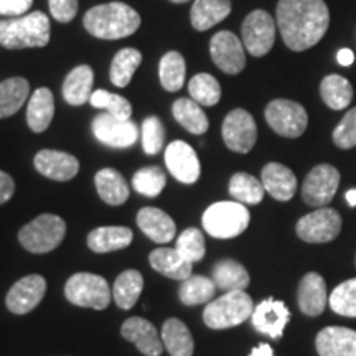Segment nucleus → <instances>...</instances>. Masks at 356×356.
I'll use <instances>...</instances> for the list:
<instances>
[{
	"mask_svg": "<svg viewBox=\"0 0 356 356\" xmlns=\"http://www.w3.org/2000/svg\"><path fill=\"white\" fill-rule=\"evenodd\" d=\"M275 20L286 47L305 51L327 33L330 12L323 0H280Z\"/></svg>",
	"mask_w": 356,
	"mask_h": 356,
	"instance_id": "f257e3e1",
	"label": "nucleus"
},
{
	"mask_svg": "<svg viewBox=\"0 0 356 356\" xmlns=\"http://www.w3.org/2000/svg\"><path fill=\"white\" fill-rule=\"evenodd\" d=\"M84 29L101 40H121L131 37L140 26V15L124 2L96 6L84 13Z\"/></svg>",
	"mask_w": 356,
	"mask_h": 356,
	"instance_id": "f03ea898",
	"label": "nucleus"
},
{
	"mask_svg": "<svg viewBox=\"0 0 356 356\" xmlns=\"http://www.w3.org/2000/svg\"><path fill=\"white\" fill-rule=\"evenodd\" d=\"M50 33V20L40 10L17 19L0 20V44L8 50L47 47Z\"/></svg>",
	"mask_w": 356,
	"mask_h": 356,
	"instance_id": "7ed1b4c3",
	"label": "nucleus"
},
{
	"mask_svg": "<svg viewBox=\"0 0 356 356\" xmlns=\"http://www.w3.org/2000/svg\"><path fill=\"white\" fill-rule=\"evenodd\" d=\"M254 312L252 299L244 291L226 292L210 302L203 312V322L213 330H225L246 322Z\"/></svg>",
	"mask_w": 356,
	"mask_h": 356,
	"instance_id": "20e7f679",
	"label": "nucleus"
},
{
	"mask_svg": "<svg viewBox=\"0 0 356 356\" xmlns=\"http://www.w3.org/2000/svg\"><path fill=\"white\" fill-rule=\"evenodd\" d=\"M251 221L248 208L238 202H218L203 213V228L218 239L236 238L246 231Z\"/></svg>",
	"mask_w": 356,
	"mask_h": 356,
	"instance_id": "39448f33",
	"label": "nucleus"
},
{
	"mask_svg": "<svg viewBox=\"0 0 356 356\" xmlns=\"http://www.w3.org/2000/svg\"><path fill=\"white\" fill-rule=\"evenodd\" d=\"M66 233V222L56 215H40L25 225L19 233V241L26 251L44 254L60 246Z\"/></svg>",
	"mask_w": 356,
	"mask_h": 356,
	"instance_id": "423d86ee",
	"label": "nucleus"
},
{
	"mask_svg": "<svg viewBox=\"0 0 356 356\" xmlns=\"http://www.w3.org/2000/svg\"><path fill=\"white\" fill-rule=\"evenodd\" d=\"M65 296L71 304L86 309L104 310L113 299V291L104 277L91 273L71 275L65 286Z\"/></svg>",
	"mask_w": 356,
	"mask_h": 356,
	"instance_id": "0eeeda50",
	"label": "nucleus"
},
{
	"mask_svg": "<svg viewBox=\"0 0 356 356\" xmlns=\"http://www.w3.org/2000/svg\"><path fill=\"white\" fill-rule=\"evenodd\" d=\"M266 121L279 136L297 139L305 132L309 115L302 104L289 99L270 101L266 108Z\"/></svg>",
	"mask_w": 356,
	"mask_h": 356,
	"instance_id": "6e6552de",
	"label": "nucleus"
},
{
	"mask_svg": "<svg viewBox=\"0 0 356 356\" xmlns=\"http://www.w3.org/2000/svg\"><path fill=\"white\" fill-rule=\"evenodd\" d=\"M275 22L269 12L254 10L244 19L241 26L243 44L249 55L259 58L273 50L275 42Z\"/></svg>",
	"mask_w": 356,
	"mask_h": 356,
	"instance_id": "1a4fd4ad",
	"label": "nucleus"
},
{
	"mask_svg": "<svg viewBox=\"0 0 356 356\" xmlns=\"http://www.w3.org/2000/svg\"><path fill=\"white\" fill-rule=\"evenodd\" d=\"M341 216L333 208L323 207L302 216L297 222V236L305 243H330L340 234Z\"/></svg>",
	"mask_w": 356,
	"mask_h": 356,
	"instance_id": "9d476101",
	"label": "nucleus"
},
{
	"mask_svg": "<svg viewBox=\"0 0 356 356\" xmlns=\"http://www.w3.org/2000/svg\"><path fill=\"white\" fill-rule=\"evenodd\" d=\"M340 185V172L333 165L322 163L312 168L302 185V198L309 207L323 208L335 197Z\"/></svg>",
	"mask_w": 356,
	"mask_h": 356,
	"instance_id": "9b49d317",
	"label": "nucleus"
},
{
	"mask_svg": "<svg viewBox=\"0 0 356 356\" xmlns=\"http://www.w3.org/2000/svg\"><path fill=\"white\" fill-rule=\"evenodd\" d=\"M222 140L233 152L248 154L257 140V126L254 118L244 109H234L222 122Z\"/></svg>",
	"mask_w": 356,
	"mask_h": 356,
	"instance_id": "f8f14e48",
	"label": "nucleus"
},
{
	"mask_svg": "<svg viewBox=\"0 0 356 356\" xmlns=\"http://www.w3.org/2000/svg\"><path fill=\"white\" fill-rule=\"evenodd\" d=\"M92 132L101 144L114 149H127L139 139V129L131 119H119L113 114H101L92 121Z\"/></svg>",
	"mask_w": 356,
	"mask_h": 356,
	"instance_id": "ddd939ff",
	"label": "nucleus"
},
{
	"mask_svg": "<svg viewBox=\"0 0 356 356\" xmlns=\"http://www.w3.org/2000/svg\"><path fill=\"white\" fill-rule=\"evenodd\" d=\"M210 55L215 65L226 74L241 73L246 66L243 40L231 32H218L210 42Z\"/></svg>",
	"mask_w": 356,
	"mask_h": 356,
	"instance_id": "4468645a",
	"label": "nucleus"
},
{
	"mask_svg": "<svg viewBox=\"0 0 356 356\" xmlns=\"http://www.w3.org/2000/svg\"><path fill=\"white\" fill-rule=\"evenodd\" d=\"M165 163L168 172L185 185L195 184L202 173L197 152L193 150V147L184 140H173L172 144L167 145Z\"/></svg>",
	"mask_w": 356,
	"mask_h": 356,
	"instance_id": "2eb2a0df",
	"label": "nucleus"
},
{
	"mask_svg": "<svg viewBox=\"0 0 356 356\" xmlns=\"http://www.w3.org/2000/svg\"><path fill=\"white\" fill-rule=\"evenodd\" d=\"M47 292V280L42 275L32 274L20 279L7 293V309L15 315H25L38 307Z\"/></svg>",
	"mask_w": 356,
	"mask_h": 356,
	"instance_id": "dca6fc26",
	"label": "nucleus"
},
{
	"mask_svg": "<svg viewBox=\"0 0 356 356\" xmlns=\"http://www.w3.org/2000/svg\"><path fill=\"white\" fill-rule=\"evenodd\" d=\"M289 320H291V312L286 304L282 300L273 299V297L257 304L251 315V322L256 330L274 338V340L282 337Z\"/></svg>",
	"mask_w": 356,
	"mask_h": 356,
	"instance_id": "f3484780",
	"label": "nucleus"
},
{
	"mask_svg": "<svg viewBox=\"0 0 356 356\" xmlns=\"http://www.w3.org/2000/svg\"><path fill=\"white\" fill-rule=\"evenodd\" d=\"M35 168L43 177L56 181H68L79 172V162L74 155L60 150H40L35 155Z\"/></svg>",
	"mask_w": 356,
	"mask_h": 356,
	"instance_id": "a211bd4d",
	"label": "nucleus"
},
{
	"mask_svg": "<svg viewBox=\"0 0 356 356\" xmlns=\"http://www.w3.org/2000/svg\"><path fill=\"white\" fill-rule=\"evenodd\" d=\"M121 335L127 341H132L137 346V350L145 356H160L163 350L162 337H159L157 328L145 318H127L122 323Z\"/></svg>",
	"mask_w": 356,
	"mask_h": 356,
	"instance_id": "6ab92c4d",
	"label": "nucleus"
},
{
	"mask_svg": "<svg viewBox=\"0 0 356 356\" xmlns=\"http://www.w3.org/2000/svg\"><path fill=\"white\" fill-rule=\"evenodd\" d=\"M320 356H356V332L346 327H327L315 340Z\"/></svg>",
	"mask_w": 356,
	"mask_h": 356,
	"instance_id": "aec40b11",
	"label": "nucleus"
},
{
	"mask_svg": "<svg viewBox=\"0 0 356 356\" xmlns=\"http://www.w3.org/2000/svg\"><path fill=\"white\" fill-rule=\"evenodd\" d=\"M262 185L270 197L279 202H289L297 191V178L291 168L282 163L270 162L261 172Z\"/></svg>",
	"mask_w": 356,
	"mask_h": 356,
	"instance_id": "412c9836",
	"label": "nucleus"
},
{
	"mask_svg": "<svg viewBox=\"0 0 356 356\" xmlns=\"http://www.w3.org/2000/svg\"><path fill=\"white\" fill-rule=\"evenodd\" d=\"M300 310L309 317H317L327 307L328 293L327 284L323 277L317 273H309L302 277L297 293Z\"/></svg>",
	"mask_w": 356,
	"mask_h": 356,
	"instance_id": "4be33fe9",
	"label": "nucleus"
},
{
	"mask_svg": "<svg viewBox=\"0 0 356 356\" xmlns=\"http://www.w3.org/2000/svg\"><path fill=\"white\" fill-rule=\"evenodd\" d=\"M137 225H139L140 231L147 236V238L159 244H165L168 241H172L177 233L175 221H173L165 211L152 207L142 208V210L137 213Z\"/></svg>",
	"mask_w": 356,
	"mask_h": 356,
	"instance_id": "5701e85b",
	"label": "nucleus"
},
{
	"mask_svg": "<svg viewBox=\"0 0 356 356\" xmlns=\"http://www.w3.org/2000/svg\"><path fill=\"white\" fill-rule=\"evenodd\" d=\"M55 115V99L48 88H38L26 106V122L33 132L47 131Z\"/></svg>",
	"mask_w": 356,
	"mask_h": 356,
	"instance_id": "b1692460",
	"label": "nucleus"
},
{
	"mask_svg": "<svg viewBox=\"0 0 356 356\" xmlns=\"http://www.w3.org/2000/svg\"><path fill=\"white\" fill-rule=\"evenodd\" d=\"M229 13V0H195L190 12V20L195 30L204 32L225 20Z\"/></svg>",
	"mask_w": 356,
	"mask_h": 356,
	"instance_id": "393cba45",
	"label": "nucleus"
},
{
	"mask_svg": "<svg viewBox=\"0 0 356 356\" xmlns=\"http://www.w3.org/2000/svg\"><path fill=\"white\" fill-rule=\"evenodd\" d=\"M132 231L126 226H102L88 234V246L95 252H111L127 248L132 243Z\"/></svg>",
	"mask_w": 356,
	"mask_h": 356,
	"instance_id": "a878e982",
	"label": "nucleus"
},
{
	"mask_svg": "<svg viewBox=\"0 0 356 356\" xmlns=\"http://www.w3.org/2000/svg\"><path fill=\"white\" fill-rule=\"evenodd\" d=\"M95 73L88 65H79L70 71L63 83V97L71 106H81L92 95Z\"/></svg>",
	"mask_w": 356,
	"mask_h": 356,
	"instance_id": "bb28decb",
	"label": "nucleus"
},
{
	"mask_svg": "<svg viewBox=\"0 0 356 356\" xmlns=\"http://www.w3.org/2000/svg\"><path fill=\"white\" fill-rule=\"evenodd\" d=\"M96 190L102 202L113 207L126 203L129 198V186L126 178L114 168H102L95 177Z\"/></svg>",
	"mask_w": 356,
	"mask_h": 356,
	"instance_id": "cd10ccee",
	"label": "nucleus"
},
{
	"mask_svg": "<svg viewBox=\"0 0 356 356\" xmlns=\"http://www.w3.org/2000/svg\"><path fill=\"white\" fill-rule=\"evenodd\" d=\"M150 266L165 277L175 280H185L191 275V264L178 254L177 249L159 248L150 252Z\"/></svg>",
	"mask_w": 356,
	"mask_h": 356,
	"instance_id": "c85d7f7f",
	"label": "nucleus"
},
{
	"mask_svg": "<svg viewBox=\"0 0 356 356\" xmlns=\"http://www.w3.org/2000/svg\"><path fill=\"white\" fill-rule=\"evenodd\" d=\"M211 279L215 282L216 289L221 291L233 292V291H244L251 282L249 273L244 267L233 259L218 261L213 267Z\"/></svg>",
	"mask_w": 356,
	"mask_h": 356,
	"instance_id": "c756f323",
	"label": "nucleus"
},
{
	"mask_svg": "<svg viewBox=\"0 0 356 356\" xmlns=\"http://www.w3.org/2000/svg\"><path fill=\"white\" fill-rule=\"evenodd\" d=\"M162 341L172 356H191L195 350L188 327L178 318H168L162 327Z\"/></svg>",
	"mask_w": 356,
	"mask_h": 356,
	"instance_id": "7c9ffc66",
	"label": "nucleus"
},
{
	"mask_svg": "<svg viewBox=\"0 0 356 356\" xmlns=\"http://www.w3.org/2000/svg\"><path fill=\"white\" fill-rule=\"evenodd\" d=\"M142 289H144V277L139 270L129 269L124 270L122 274H119V277L115 279L114 287H113V297L114 302L118 304L119 309L129 310L136 305V302L139 300Z\"/></svg>",
	"mask_w": 356,
	"mask_h": 356,
	"instance_id": "2f4dec72",
	"label": "nucleus"
},
{
	"mask_svg": "<svg viewBox=\"0 0 356 356\" xmlns=\"http://www.w3.org/2000/svg\"><path fill=\"white\" fill-rule=\"evenodd\" d=\"M30 95V83L15 76L0 83V119L10 118L25 104Z\"/></svg>",
	"mask_w": 356,
	"mask_h": 356,
	"instance_id": "473e14b6",
	"label": "nucleus"
},
{
	"mask_svg": "<svg viewBox=\"0 0 356 356\" xmlns=\"http://www.w3.org/2000/svg\"><path fill=\"white\" fill-rule=\"evenodd\" d=\"M172 113L177 122L191 134L200 136V134L207 132L208 127H210V122H208V118L202 109V106L193 99H186V97L177 99L173 102Z\"/></svg>",
	"mask_w": 356,
	"mask_h": 356,
	"instance_id": "72a5a7b5",
	"label": "nucleus"
},
{
	"mask_svg": "<svg viewBox=\"0 0 356 356\" xmlns=\"http://www.w3.org/2000/svg\"><path fill=\"white\" fill-rule=\"evenodd\" d=\"M320 96L330 109H346L353 99V86L348 79L340 74H330V76H325L320 84Z\"/></svg>",
	"mask_w": 356,
	"mask_h": 356,
	"instance_id": "f704fd0d",
	"label": "nucleus"
},
{
	"mask_svg": "<svg viewBox=\"0 0 356 356\" xmlns=\"http://www.w3.org/2000/svg\"><path fill=\"white\" fill-rule=\"evenodd\" d=\"M186 74L185 58L178 51H168L159 65V76L162 88L168 92H177L184 88Z\"/></svg>",
	"mask_w": 356,
	"mask_h": 356,
	"instance_id": "c9c22d12",
	"label": "nucleus"
},
{
	"mask_svg": "<svg viewBox=\"0 0 356 356\" xmlns=\"http://www.w3.org/2000/svg\"><path fill=\"white\" fill-rule=\"evenodd\" d=\"M216 286L211 277H204V275H190L188 279L181 280L178 297L185 305H200V304H210L213 297H215Z\"/></svg>",
	"mask_w": 356,
	"mask_h": 356,
	"instance_id": "e433bc0d",
	"label": "nucleus"
},
{
	"mask_svg": "<svg viewBox=\"0 0 356 356\" xmlns=\"http://www.w3.org/2000/svg\"><path fill=\"white\" fill-rule=\"evenodd\" d=\"M142 63V53L136 48H124L114 56L111 65V83L118 88H126L132 81L134 73Z\"/></svg>",
	"mask_w": 356,
	"mask_h": 356,
	"instance_id": "4c0bfd02",
	"label": "nucleus"
},
{
	"mask_svg": "<svg viewBox=\"0 0 356 356\" xmlns=\"http://www.w3.org/2000/svg\"><path fill=\"white\" fill-rule=\"evenodd\" d=\"M264 185L246 172H238L229 180V195L238 203L257 204L264 198Z\"/></svg>",
	"mask_w": 356,
	"mask_h": 356,
	"instance_id": "58836bf2",
	"label": "nucleus"
},
{
	"mask_svg": "<svg viewBox=\"0 0 356 356\" xmlns=\"http://www.w3.org/2000/svg\"><path fill=\"white\" fill-rule=\"evenodd\" d=\"M188 92L191 99L200 106L211 108L221 99V86L215 76L208 73L195 74L188 83Z\"/></svg>",
	"mask_w": 356,
	"mask_h": 356,
	"instance_id": "ea45409f",
	"label": "nucleus"
},
{
	"mask_svg": "<svg viewBox=\"0 0 356 356\" xmlns=\"http://www.w3.org/2000/svg\"><path fill=\"white\" fill-rule=\"evenodd\" d=\"M167 177L165 172L160 167H144L140 170L136 172V175L132 178V186L137 193L144 195V197L155 198L162 193V190L165 188Z\"/></svg>",
	"mask_w": 356,
	"mask_h": 356,
	"instance_id": "a19ab883",
	"label": "nucleus"
},
{
	"mask_svg": "<svg viewBox=\"0 0 356 356\" xmlns=\"http://www.w3.org/2000/svg\"><path fill=\"white\" fill-rule=\"evenodd\" d=\"M328 304L341 317H356V277L345 280L333 289Z\"/></svg>",
	"mask_w": 356,
	"mask_h": 356,
	"instance_id": "79ce46f5",
	"label": "nucleus"
},
{
	"mask_svg": "<svg viewBox=\"0 0 356 356\" xmlns=\"http://www.w3.org/2000/svg\"><path fill=\"white\" fill-rule=\"evenodd\" d=\"M92 108L104 109L108 114H113L119 119H131L132 115V106L126 97L113 95V92L106 91V89H97L92 91L91 97H89Z\"/></svg>",
	"mask_w": 356,
	"mask_h": 356,
	"instance_id": "37998d69",
	"label": "nucleus"
},
{
	"mask_svg": "<svg viewBox=\"0 0 356 356\" xmlns=\"http://www.w3.org/2000/svg\"><path fill=\"white\" fill-rule=\"evenodd\" d=\"M175 249L178 251V254L184 257L186 262H190V264L202 261L204 251H207L203 233L197 228L185 229L184 233L178 236Z\"/></svg>",
	"mask_w": 356,
	"mask_h": 356,
	"instance_id": "c03bdc74",
	"label": "nucleus"
},
{
	"mask_svg": "<svg viewBox=\"0 0 356 356\" xmlns=\"http://www.w3.org/2000/svg\"><path fill=\"white\" fill-rule=\"evenodd\" d=\"M163 142H165V131H163V124L157 115L147 118L142 122V149L147 155H155L163 149Z\"/></svg>",
	"mask_w": 356,
	"mask_h": 356,
	"instance_id": "a18cd8bd",
	"label": "nucleus"
},
{
	"mask_svg": "<svg viewBox=\"0 0 356 356\" xmlns=\"http://www.w3.org/2000/svg\"><path fill=\"white\" fill-rule=\"evenodd\" d=\"M333 142L340 149L348 150L356 145V108L350 109L333 131Z\"/></svg>",
	"mask_w": 356,
	"mask_h": 356,
	"instance_id": "49530a36",
	"label": "nucleus"
},
{
	"mask_svg": "<svg viewBox=\"0 0 356 356\" xmlns=\"http://www.w3.org/2000/svg\"><path fill=\"white\" fill-rule=\"evenodd\" d=\"M48 3L53 19L61 24H68L78 13V0H48Z\"/></svg>",
	"mask_w": 356,
	"mask_h": 356,
	"instance_id": "de8ad7c7",
	"label": "nucleus"
},
{
	"mask_svg": "<svg viewBox=\"0 0 356 356\" xmlns=\"http://www.w3.org/2000/svg\"><path fill=\"white\" fill-rule=\"evenodd\" d=\"M33 0H0V15L22 17L30 10Z\"/></svg>",
	"mask_w": 356,
	"mask_h": 356,
	"instance_id": "09e8293b",
	"label": "nucleus"
},
{
	"mask_svg": "<svg viewBox=\"0 0 356 356\" xmlns=\"http://www.w3.org/2000/svg\"><path fill=\"white\" fill-rule=\"evenodd\" d=\"M13 191H15V184L13 178L8 173L0 170V204L7 203L12 198Z\"/></svg>",
	"mask_w": 356,
	"mask_h": 356,
	"instance_id": "8fccbe9b",
	"label": "nucleus"
},
{
	"mask_svg": "<svg viewBox=\"0 0 356 356\" xmlns=\"http://www.w3.org/2000/svg\"><path fill=\"white\" fill-rule=\"evenodd\" d=\"M337 60L341 66H350L355 61V55H353V51L348 50V48H343V50L338 51Z\"/></svg>",
	"mask_w": 356,
	"mask_h": 356,
	"instance_id": "3c124183",
	"label": "nucleus"
},
{
	"mask_svg": "<svg viewBox=\"0 0 356 356\" xmlns=\"http://www.w3.org/2000/svg\"><path fill=\"white\" fill-rule=\"evenodd\" d=\"M249 356H274V350L267 343H261L259 346H256V348H252Z\"/></svg>",
	"mask_w": 356,
	"mask_h": 356,
	"instance_id": "603ef678",
	"label": "nucleus"
},
{
	"mask_svg": "<svg viewBox=\"0 0 356 356\" xmlns=\"http://www.w3.org/2000/svg\"><path fill=\"white\" fill-rule=\"evenodd\" d=\"M346 202H348L350 207H356V190L346 191Z\"/></svg>",
	"mask_w": 356,
	"mask_h": 356,
	"instance_id": "864d4df0",
	"label": "nucleus"
},
{
	"mask_svg": "<svg viewBox=\"0 0 356 356\" xmlns=\"http://www.w3.org/2000/svg\"><path fill=\"white\" fill-rule=\"evenodd\" d=\"M170 2H173V3H185V2H188V0H170Z\"/></svg>",
	"mask_w": 356,
	"mask_h": 356,
	"instance_id": "5fc2aeb1",
	"label": "nucleus"
}]
</instances>
